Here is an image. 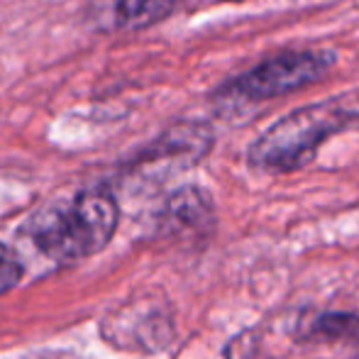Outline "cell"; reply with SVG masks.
I'll return each mask as SVG.
<instances>
[{"instance_id": "6", "label": "cell", "mask_w": 359, "mask_h": 359, "mask_svg": "<svg viewBox=\"0 0 359 359\" xmlns=\"http://www.w3.org/2000/svg\"><path fill=\"white\" fill-rule=\"evenodd\" d=\"M100 337L118 350L156 352L171 337V323L159 306H125L100 323Z\"/></svg>"}, {"instance_id": "4", "label": "cell", "mask_w": 359, "mask_h": 359, "mask_svg": "<svg viewBox=\"0 0 359 359\" xmlns=\"http://www.w3.org/2000/svg\"><path fill=\"white\" fill-rule=\"evenodd\" d=\"M213 130L203 123H176L166 128L151 144H147L140 154H135L128 164L133 176L144 181H164L169 174L186 171L205 159L213 149Z\"/></svg>"}, {"instance_id": "7", "label": "cell", "mask_w": 359, "mask_h": 359, "mask_svg": "<svg viewBox=\"0 0 359 359\" xmlns=\"http://www.w3.org/2000/svg\"><path fill=\"white\" fill-rule=\"evenodd\" d=\"M298 342H320V345H345L359 350V316L340 311L306 313L293 325Z\"/></svg>"}, {"instance_id": "1", "label": "cell", "mask_w": 359, "mask_h": 359, "mask_svg": "<svg viewBox=\"0 0 359 359\" xmlns=\"http://www.w3.org/2000/svg\"><path fill=\"white\" fill-rule=\"evenodd\" d=\"M118 225V198L105 186H95L44 203L22 222L20 235L49 262L72 266L103 252Z\"/></svg>"}, {"instance_id": "8", "label": "cell", "mask_w": 359, "mask_h": 359, "mask_svg": "<svg viewBox=\"0 0 359 359\" xmlns=\"http://www.w3.org/2000/svg\"><path fill=\"white\" fill-rule=\"evenodd\" d=\"M184 3L186 0H118L115 20L120 27L144 29L174 15Z\"/></svg>"}, {"instance_id": "9", "label": "cell", "mask_w": 359, "mask_h": 359, "mask_svg": "<svg viewBox=\"0 0 359 359\" xmlns=\"http://www.w3.org/2000/svg\"><path fill=\"white\" fill-rule=\"evenodd\" d=\"M25 264L5 242H0V296L10 293L22 281Z\"/></svg>"}, {"instance_id": "3", "label": "cell", "mask_w": 359, "mask_h": 359, "mask_svg": "<svg viewBox=\"0 0 359 359\" xmlns=\"http://www.w3.org/2000/svg\"><path fill=\"white\" fill-rule=\"evenodd\" d=\"M337 64V54L332 49H293L281 52L266 62L252 67L250 72L235 76L215 93L217 103H255L271 100L281 95L296 93L306 86L320 81Z\"/></svg>"}, {"instance_id": "2", "label": "cell", "mask_w": 359, "mask_h": 359, "mask_svg": "<svg viewBox=\"0 0 359 359\" xmlns=\"http://www.w3.org/2000/svg\"><path fill=\"white\" fill-rule=\"evenodd\" d=\"M359 123L357 105L345 98L303 105L259 135L247 151V164L262 174H291L316 159L318 149L335 135Z\"/></svg>"}, {"instance_id": "10", "label": "cell", "mask_w": 359, "mask_h": 359, "mask_svg": "<svg viewBox=\"0 0 359 359\" xmlns=\"http://www.w3.org/2000/svg\"><path fill=\"white\" fill-rule=\"evenodd\" d=\"M225 3H242V0H225Z\"/></svg>"}, {"instance_id": "5", "label": "cell", "mask_w": 359, "mask_h": 359, "mask_svg": "<svg viewBox=\"0 0 359 359\" xmlns=\"http://www.w3.org/2000/svg\"><path fill=\"white\" fill-rule=\"evenodd\" d=\"M217 213L213 196L201 186H181L156 213L154 232L161 240L181 245H203L213 237Z\"/></svg>"}]
</instances>
